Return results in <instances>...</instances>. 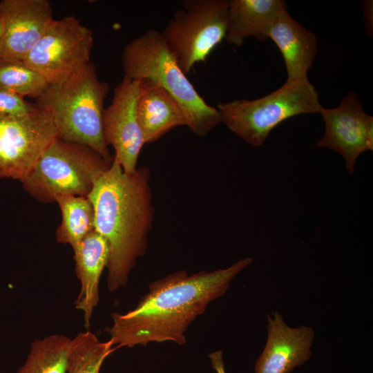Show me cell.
<instances>
[{"mask_svg":"<svg viewBox=\"0 0 373 373\" xmlns=\"http://www.w3.org/2000/svg\"><path fill=\"white\" fill-rule=\"evenodd\" d=\"M252 262L246 258L225 269L191 275L178 271L151 283L135 308L112 314L109 340L117 349L151 342L184 345L191 323L210 303L226 293L231 281Z\"/></svg>","mask_w":373,"mask_h":373,"instance_id":"6da1fadb","label":"cell"},{"mask_svg":"<svg viewBox=\"0 0 373 373\" xmlns=\"http://www.w3.org/2000/svg\"><path fill=\"white\" fill-rule=\"evenodd\" d=\"M150 177L146 167L126 174L113 158L87 195L94 209L95 230L108 244L107 286L111 291L126 285L146 252L154 216Z\"/></svg>","mask_w":373,"mask_h":373,"instance_id":"7a4b0ae2","label":"cell"},{"mask_svg":"<svg viewBox=\"0 0 373 373\" xmlns=\"http://www.w3.org/2000/svg\"><path fill=\"white\" fill-rule=\"evenodd\" d=\"M109 85L102 81L88 62L66 81L49 85L35 104L47 110L57 137L86 145L113 162L103 133L104 102Z\"/></svg>","mask_w":373,"mask_h":373,"instance_id":"3957f363","label":"cell"},{"mask_svg":"<svg viewBox=\"0 0 373 373\" xmlns=\"http://www.w3.org/2000/svg\"><path fill=\"white\" fill-rule=\"evenodd\" d=\"M122 64L124 76L150 80L166 90L180 106L186 126L197 136H206L222 122L217 108L207 104L186 77L161 32L150 29L128 43Z\"/></svg>","mask_w":373,"mask_h":373,"instance_id":"277c9868","label":"cell"},{"mask_svg":"<svg viewBox=\"0 0 373 373\" xmlns=\"http://www.w3.org/2000/svg\"><path fill=\"white\" fill-rule=\"evenodd\" d=\"M111 163L86 145L56 137L21 182L32 197L44 203L63 195L87 197Z\"/></svg>","mask_w":373,"mask_h":373,"instance_id":"5b68a950","label":"cell"},{"mask_svg":"<svg viewBox=\"0 0 373 373\" xmlns=\"http://www.w3.org/2000/svg\"><path fill=\"white\" fill-rule=\"evenodd\" d=\"M318 94L308 78L286 82L272 93L254 99L220 102L222 122L247 144L259 147L283 121L301 114L318 113Z\"/></svg>","mask_w":373,"mask_h":373,"instance_id":"8992f818","label":"cell"},{"mask_svg":"<svg viewBox=\"0 0 373 373\" xmlns=\"http://www.w3.org/2000/svg\"><path fill=\"white\" fill-rule=\"evenodd\" d=\"M162 32L166 44L186 75L204 62L226 37L228 1L186 0Z\"/></svg>","mask_w":373,"mask_h":373,"instance_id":"52a82bcc","label":"cell"},{"mask_svg":"<svg viewBox=\"0 0 373 373\" xmlns=\"http://www.w3.org/2000/svg\"><path fill=\"white\" fill-rule=\"evenodd\" d=\"M93 32L74 16L54 19L23 59L49 85L61 83L90 61Z\"/></svg>","mask_w":373,"mask_h":373,"instance_id":"ba28073f","label":"cell"},{"mask_svg":"<svg viewBox=\"0 0 373 373\" xmlns=\"http://www.w3.org/2000/svg\"><path fill=\"white\" fill-rule=\"evenodd\" d=\"M56 137L50 114L36 104L25 115L0 116V178L21 182Z\"/></svg>","mask_w":373,"mask_h":373,"instance_id":"9c48e42d","label":"cell"},{"mask_svg":"<svg viewBox=\"0 0 373 373\" xmlns=\"http://www.w3.org/2000/svg\"><path fill=\"white\" fill-rule=\"evenodd\" d=\"M318 113L325 123V133L316 146L341 154L347 171L352 174L359 155L373 150V117L364 111L355 92L342 98L337 107L325 108L321 106Z\"/></svg>","mask_w":373,"mask_h":373,"instance_id":"30bf717a","label":"cell"},{"mask_svg":"<svg viewBox=\"0 0 373 373\" xmlns=\"http://www.w3.org/2000/svg\"><path fill=\"white\" fill-rule=\"evenodd\" d=\"M139 86L140 80L124 76L103 114L105 142L113 147V158L128 175L137 170L138 157L145 144L137 115Z\"/></svg>","mask_w":373,"mask_h":373,"instance_id":"8fae6325","label":"cell"},{"mask_svg":"<svg viewBox=\"0 0 373 373\" xmlns=\"http://www.w3.org/2000/svg\"><path fill=\"white\" fill-rule=\"evenodd\" d=\"M54 19L48 0L0 1L3 26L0 58L23 61Z\"/></svg>","mask_w":373,"mask_h":373,"instance_id":"7c38bea8","label":"cell"},{"mask_svg":"<svg viewBox=\"0 0 373 373\" xmlns=\"http://www.w3.org/2000/svg\"><path fill=\"white\" fill-rule=\"evenodd\" d=\"M267 339L255 362V373H289L310 358L314 338L312 327H291L277 311L267 315Z\"/></svg>","mask_w":373,"mask_h":373,"instance_id":"4fadbf2b","label":"cell"},{"mask_svg":"<svg viewBox=\"0 0 373 373\" xmlns=\"http://www.w3.org/2000/svg\"><path fill=\"white\" fill-rule=\"evenodd\" d=\"M268 38L275 43L283 57L286 82L307 79L318 50L315 35L292 18L285 9L272 25Z\"/></svg>","mask_w":373,"mask_h":373,"instance_id":"5bb4252c","label":"cell"},{"mask_svg":"<svg viewBox=\"0 0 373 373\" xmlns=\"http://www.w3.org/2000/svg\"><path fill=\"white\" fill-rule=\"evenodd\" d=\"M75 271L81 289L75 307L84 314V326L89 327L90 319L99 303L101 275L108 262V247L105 238L95 229L73 249Z\"/></svg>","mask_w":373,"mask_h":373,"instance_id":"9a60e30c","label":"cell"},{"mask_svg":"<svg viewBox=\"0 0 373 373\" xmlns=\"http://www.w3.org/2000/svg\"><path fill=\"white\" fill-rule=\"evenodd\" d=\"M137 115L144 142H154L175 127L186 126L177 101L163 88L148 79L140 80Z\"/></svg>","mask_w":373,"mask_h":373,"instance_id":"2e32d148","label":"cell"},{"mask_svg":"<svg viewBox=\"0 0 373 373\" xmlns=\"http://www.w3.org/2000/svg\"><path fill=\"white\" fill-rule=\"evenodd\" d=\"M285 9L287 5L281 0L228 1L227 41L238 47L249 37L265 41L276 19Z\"/></svg>","mask_w":373,"mask_h":373,"instance_id":"e0dca14e","label":"cell"},{"mask_svg":"<svg viewBox=\"0 0 373 373\" xmlns=\"http://www.w3.org/2000/svg\"><path fill=\"white\" fill-rule=\"evenodd\" d=\"M61 213V222L56 231L57 242L75 249L95 229L93 204L88 197L63 195L55 200Z\"/></svg>","mask_w":373,"mask_h":373,"instance_id":"ac0fdd59","label":"cell"},{"mask_svg":"<svg viewBox=\"0 0 373 373\" xmlns=\"http://www.w3.org/2000/svg\"><path fill=\"white\" fill-rule=\"evenodd\" d=\"M70 340L61 334L35 340L25 363L16 373H67Z\"/></svg>","mask_w":373,"mask_h":373,"instance_id":"d6986e66","label":"cell"},{"mask_svg":"<svg viewBox=\"0 0 373 373\" xmlns=\"http://www.w3.org/2000/svg\"><path fill=\"white\" fill-rule=\"evenodd\" d=\"M117 348L87 330L71 338L67 373H99L105 359Z\"/></svg>","mask_w":373,"mask_h":373,"instance_id":"ffe728a7","label":"cell"},{"mask_svg":"<svg viewBox=\"0 0 373 373\" xmlns=\"http://www.w3.org/2000/svg\"><path fill=\"white\" fill-rule=\"evenodd\" d=\"M48 83L23 61L0 58V88L37 99L48 87Z\"/></svg>","mask_w":373,"mask_h":373,"instance_id":"44dd1931","label":"cell"},{"mask_svg":"<svg viewBox=\"0 0 373 373\" xmlns=\"http://www.w3.org/2000/svg\"><path fill=\"white\" fill-rule=\"evenodd\" d=\"M35 108L24 97L9 90L0 88V116H16L27 114Z\"/></svg>","mask_w":373,"mask_h":373,"instance_id":"7402d4cb","label":"cell"},{"mask_svg":"<svg viewBox=\"0 0 373 373\" xmlns=\"http://www.w3.org/2000/svg\"><path fill=\"white\" fill-rule=\"evenodd\" d=\"M211 364L216 373H226L222 357V352L219 350L209 354Z\"/></svg>","mask_w":373,"mask_h":373,"instance_id":"603a6c76","label":"cell"},{"mask_svg":"<svg viewBox=\"0 0 373 373\" xmlns=\"http://www.w3.org/2000/svg\"><path fill=\"white\" fill-rule=\"evenodd\" d=\"M2 37H3V26H2L1 21L0 20V53H1Z\"/></svg>","mask_w":373,"mask_h":373,"instance_id":"cb8c5ba5","label":"cell"}]
</instances>
